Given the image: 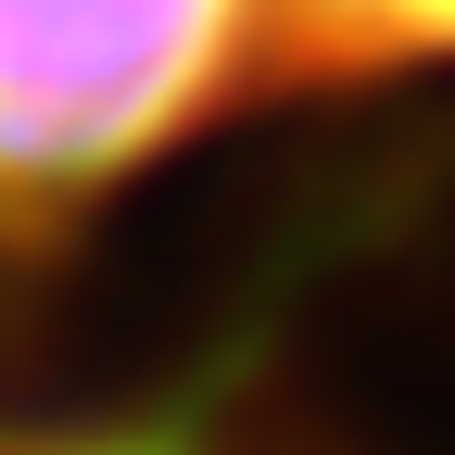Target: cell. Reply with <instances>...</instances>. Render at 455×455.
Here are the masks:
<instances>
[{"label":"cell","mask_w":455,"mask_h":455,"mask_svg":"<svg viewBox=\"0 0 455 455\" xmlns=\"http://www.w3.org/2000/svg\"><path fill=\"white\" fill-rule=\"evenodd\" d=\"M291 64H430L455 51V0H278Z\"/></svg>","instance_id":"obj_2"},{"label":"cell","mask_w":455,"mask_h":455,"mask_svg":"<svg viewBox=\"0 0 455 455\" xmlns=\"http://www.w3.org/2000/svg\"><path fill=\"white\" fill-rule=\"evenodd\" d=\"M266 0H0V228H51L241 76Z\"/></svg>","instance_id":"obj_1"},{"label":"cell","mask_w":455,"mask_h":455,"mask_svg":"<svg viewBox=\"0 0 455 455\" xmlns=\"http://www.w3.org/2000/svg\"><path fill=\"white\" fill-rule=\"evenodd\" d=\"M26 455H164V443H26Z\"/></svg>","instance_id":"obj_3"}]
</instances>
